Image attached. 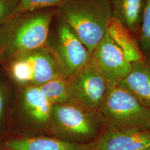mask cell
I'll use <instances>...</instances> for the list:
<instances>
[{"mask_svg": "<svg viewBox=\"0 0 150 150\" xmlns=\"http://www.w3.org/2000/svg\"><path fill=\"white\" fill-rule=\"evenodd\" d=\"M118 85L150 109V55L142 61L133 62L129 75Z\"/></svg>", "mask_w": 150, "mask_h": 150, "instance_id": "obj_11", "label": "cell"}, {"mask_svg": "<svg viewBox=\"0 0 150 150\" xmlns=\"http://www.w3.org/2000/svg\"><path fill=\"white\" fill-rule=\"evenodd\" d=\"M95 142V150H139L150 146V129H107Z\"/></svg>", "mask_w": 150, "mask_h": 150, "instance_id": "obj_8", "label": "cell"}, {"mask_svg": "<svg viewBox=\"0 0 150 150\" xmlns=\"http://www.w3.org/2000/svg\"><path fill=\"white\" fill-rule=\"evenodd\" d=\"M150 150V146H149V147H147L145 148V149H141V150Z\"/></svg>", "mask_w": 150, "mask_h": 150, "instance_id": "obj_21", "label": "cell"}, {"mask_svg": "<svg viewBox=\"0 0 150 150\" xmlns=\"http://www.w3.org/2000/svg\"><path fill=\"white\" fill-rule=\"evenodd\" d=\"M32 72V82L39 86L50 81L64 78V72L53 49L45 46L22 54Z\"/></svg>", "mask_w": 150, "mask_h": 150, "instance_id": "obj_9", "label": "cell"}, {"mask_svg": "<svg viewBox=\"0 0 150 150\" xmlns=\"http://www.w3.org/2000/svg\"></svg>", "mask_w": 150, "mask_h": 150, "instance_id": "obj_23", "label": "cell"}, {"mask_svg": "<svg viewBox=\"0 0 150 150\" xmlns=\"http://www.w3.org/2000/svg\"><path fill=\"white\" fill-rule=\"evenodd\" d=\"M5 105V90L0 84V121L3 117Z\"/></svg>", "mask_w": 150, "mask_h": 150, "instance_id": "obj_20", "label": "cell"}, {"mask_svg": "<svg viewBox=\"0 0 150 150\" xmlns=\"http://www.w3.org/2000/svg\"><path fill=\"white\" fill-rule=\"evenodd\" d=\"M10 65V70L12 77L21 84L32 82V72L27 59L22 54L13 57Z\"/></svg>", "mask_w": 150, "mask_h": 150, "instance_id": "obj_16", "label": "cell"}, {"mask_svg": "<svg viewBox=\"0 0 150 150\" xmlns=\"http://www.w3.org/2000/svg\"><path fill=\"white\" fill-rule=\"evenodd\" d=\"M107 32L122 50L127 61L133 63L145 59L137 37L114 18H111Z\"/></svg>", "mask_w": 150, "mask_h": 150, "instance_id": "obj_13", "label": "cell"}, {"mask_svg": "<svg viewBox=\"0 0 150 150\" xmlns=\"http://www.w3.org/2000/svg\"><path fill=\"white\" fill-rule=\"evenodd\" d=\"M4 147L5 150H95L94 141L75 143L45 136L9 139Z\"/></svg>", "mask_w": 150, "mask_h": 150, "instance_id": "obj_10", "label": "cell"}, {"mask_svg": "<svg viewBox=\"0 0 150 150\" xmlns=\"http://www.w3.org/2000/svg\"><path fill=\"white\" fill-rule=\"evenodd\" d=\"M57 8L92 54L107 32L112 17L110 0H64Z\"/></svg>", "mask_w": 150, "mask_h": 150, "instance_id": "obj_2", "label": "cell"}, {"mask_svg": "<svg viewBox=\"0 0 150 150\" xmlns=\"http://www.w3.org/2000/svg\"><path fill=\"white\" fill-rule=\"evenodd\" d=\"M62 1L64 0H18L10 18L28 12L46 9L54 6H57Z\"/></svg>", "mask_w": 150, "mask_h": 150, "instance_id": "obj_17", "label": "cell"}, {"mask_svg": "<svg viewBox=\"0 0 150 150\" xmlns=\"http://www.w3.org/2000/svg\"><path fill=\"white\" fill-rule=\"evenodd\" d=\"M59 17L54 51L62 67L65 77H71L88 63L91 54L74 30Z\"/></svg>", "mask_w": 150, "mask_h": 150, "instance_id": "obj_6", "label": "cell"}, {"mask_svg": "<svg viewBox=\"0 0 150 150\" xmlns=\"http://www.w3.org/2000/svg\"><path fill=\"white\" fill-rule=\"evenodd\" d=\"M54 12L46 9L28 12L0 25V54L15 56L46 46Z\"/></svg>", "mask_w": 150, "mask_h": 150, "instance_id": "obj_1", "label": "cell"}, {"mask_svg": "<svg viewBox=\"0 0 150 150\" xmlns=\"http://www.w3.org/2000/svg\"><path fill=\"white\" fill-rule=\"evenodd\" d=\"M149 129H150V125H149Z\"/></svg>", "mask_w": 150, "mask_h": 150, "instance_id": "obj_22", "label": "cell"}, {"mask_svg": "<svg viewBox=\"0 0 150 150\" xmlns=\"http://www.w3.org/2000/svg\"><path fill=\"white\" fill-rule=\"evenodd\" d=\"M99 112L107 129H149L150 109L119 85L108 87Z\"/></svg>", "mask_w": 150, "mask_h": 150, "instance_id": "obj_3", "label": "cell"}, {"mask_svg": "<svg viewBox=\"0 0 150 150\" xmlns=\"http://www.w3.org/2000/svg\"><path fill=\"white\" fill-rule=\"evenodd\" d=\"M112 17L137 37L142 23L146 0H110Z\"/></svg>", "mask_w": 150, "mask_h": 150, "instance_id": "obj_12", "label": "cell"}, {"mask_svg": "<svg viewBox=\"0 0 150 150\" xmlns=\"http://www.w3.org/2000/svg\"><path fill=\"white\" fill-rule=\"evenodd\" d=\"M23 102L30 116L38 123H46L51 118L54 105L38 86L33 85L25 88Z\"/></svg>", "mask_w": 150, "mask_h": 150, "instance_id": "obj_14", "label": "cell"}, {"mask_svg": "<svg viewBox=\"0 0 150 150\" xmlns=\"http://www.w3.org/2000/svg\"><path fill=\"white\" fill-rule=\"evenodd\" d=\"M69 82L75 103L91 112H99L108 86L102 72L91 57L84 67L70 77Z\"/></svg>", "mask_w": 150, "mask_h": 150, "instance_id": "obj_5", "label": "cell"}, {"mask_svg": "<svg viewBox=\"0 0 150 150\" xmlns=\"http://www.w3.org/2000/svg\"><path fill=\"white\" fill-rule=\"evenodd\" d=\"M59 139L85 143L96 137L102 125L100 112H91L75 103L54 105L52 116Z\"/></svg>", "mask_w": 150, "mask_h": 150, "instance_id": "obj_4", "label": "cell"}, {"mask_svg": "<svg viewBox=\"0 0 150 150\" xmlns=\"http://www.w3.org/2000/svg\"><path fill=\"white\" fill-rule=\"evenodd\" d=\"M139 43L144 56L150 55V0H146V2Z\"/></svg>", "mask_w": 150, "mask_h": 150, "instance_id": "obj_18", "label": "cell"}, {"mask_svg": "<svg viewBox=\"0 0 150 150\" xmlns=\"http://www.w3.org/2000/svg\"><path fill=\"white\" fill-rule=\"evenodd\" d=\"M38 87L54 105L76 104L70 91L69 82L64 78L50 81Z\"/></svg>", "mask_w": 150, "mask_h": 150, "instance_id": "obj_15", "label": "cell"}, {"mask_svg": "<svg viewBox=\"0 0 150 150\" xmlns=\"http://www.w3.org/2000/svg\"><path fill=\"white\" fill-rule=\"evenodd\" d=\"M91 59L102 72L108 87L118 85L132 68V63L126 59L108 32L94 50Z\"/></svg>", "mask_w": 150, "mask_h": 150, "instance_id": "obj_7", "label": "cell"}, {"mask_svg": "<svg viewBox=\"0 0 150 150\" xmlns=\"http://www.w3.org/2000/svg\"><path fill=\"white\" fill-rule=\"evenodd\" d=\"M18 1V0H0V25L10 18Z\"/></svg>", "mask_w": 150, "mask_h": 150, "instance_id": "obj_19", "label": "cell"}]
</instances>
